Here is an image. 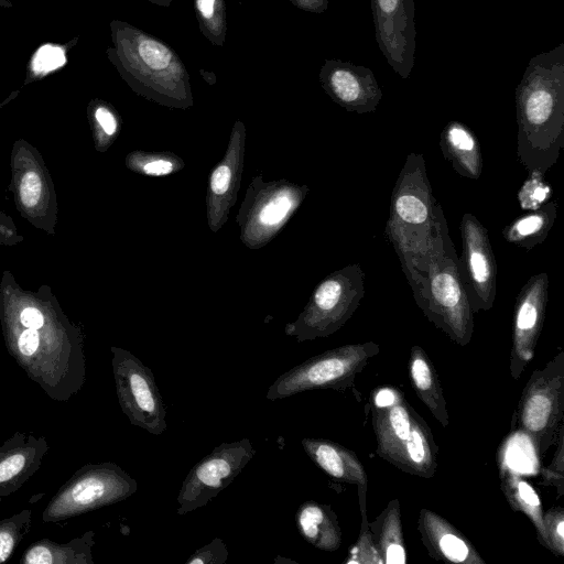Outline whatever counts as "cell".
Segmentation results:
<instances>
[{
    "label": "cell",
    "instance_id": "6da1fadb",
    "mask_svg": "<svg viewBox=\"0 0 564 564\" xmlns=\"http://www.w3.org/2000/svg\"><path fill=\"white\" fill-rule=\"evenodd\" d=\"M517 155L545 173L564 147V43L534 55L516 88Z\"/></svg>",
    "mask_w": 564,
    "mask_h": 564
},
{
    "label": "cell",
    "instance_id": "7a4b0ae2",
    "mask_svg": "<svg viewBox=\"0 0 564 564\" xmlns=\"http://www.w3.org/2000/svg\"><path fill=\"white\" fill-rule=\"evenodd\" d=\"M109 26L107 57L133 90L161 102L191 104L189 74L170 45L121 20Z\"/></svg>",
    "mask_w": 564,
    "mask_h": 564
},
{
    "label": "cell",
    "instance_id": "3957f363",
    "mask_svg": "<svg viewBox=\"0 0 564 564\" xmlns=\"http://www.w3.org/2000/svg\"><path fill=\"white\" fill-rule=\"evenodd\" d=\"M413 297L425 317L459 346L469 344L474 313L464 285L459 259L442 208L434 207V232Z\"/></svg>",
    "mask_w": 564,
    "mask_h": 564
},
{
    "label": "cell",
    "instance_id": "277c9868",
    "mask_svg": "<svg viewBox=\"0 0 564 564\" xmlns=\"http://www.w3.org/2000/svg\"><path fill=\"white\" fill-rule=\"evenodd\" d=\"M371 422L376 453L398 469L432 478L438 447L425 420L394 387H380L371 395Z\"/></svg>",
    "mask_w": 564,
    "mask_h": 564
},
{
    "label": "cell",
    "instance_id": "5b68a950",
    "mask_svg": "<svg viewBox=\"0 0 564 564\" xmlns=\"http://www.w3.org/2000/svg\"><path fill=\"white\" fill-rule=\"evenodd\" d=\"M373 341L344 345L316 355L285 371L269 387L265 398L275 401L316 389L345 391L370 359L379 354Z\"/></svg>",
    "mask_w": 564,
    "mask_h": 564
},
{
    "label": "cell",
    "instance_id": "8992f818",
    "mask_svg": "<svg viewBox=\"0 0 564 564\" xmlns=\"http://www.w3.org/2000/svg\"><path fill=\"white\" fill-rule=\"evenodd\" d=\"M518 427L530 436L544 455L555 445L564 423V351L560 350L542 369L532 372L517 409Z\"/></svg>",
    "mask_w": 564,
    "mask_h": 564
},
{
    "label": "cell",
    "instance_id": "52a82bcc",
    "mask_svg": "<svg viewBox=\"0 0 564 564\" xmlns=\"http://www.w3.org/2000/svg\"><path fill=\"white\" fill-rule=\"evenodd\" d=\"M248 438L221 443L197 462L182 482L177 496V514L206 506L242 471L254 456Z\"/></svg>",
    "mask_w": 564,
    "mask_h": 564
},
{
    "label": "cell",
    "instance_id": "ba28073f",
    "mask_svg": "<svg viewBox=\"0 0 564 564\" xmlns=\"http://www.w3.org/2000/svg\"><path fill=\"white\" fill-rule=\"evenodd\" d=\"M365 295V272L350 264L324 280L316 289L308 316L295 329L297 340L329 336L355 313Z\"/></svg>",
    "mask_w": 564,
    "mask_h": 564
},
{
    "label": "cell",
    "instance_id": "9c48e42d",
    "mask_svg": "<svg viewBox=\"0 0 564 564\" xmlns=\"http://www.w3.org/2000/svg\"><path fill=\"white\" fill-rule=\"evenodd\" d=\"M113 361L119 399L130 422L150 434H163L166 409L152 370L127 351Z\"/></svg>",
    "mask_w": 564,
    "mask_h": 564
},
{
    "label": "cell",
    "instance_id": "30bf717a",
    "mask_svg": "<svg viewBox=\"0 0 564 564\" xmlns=\"http://www.w3.org/2000/svg\"><path fill=\"white\" fill-rule=\"evenodd\" d=\"M463 252L459 270L473 313L489 311L496 299L497 263L485 226L470 213L459 225Z\"/></svg>",
    "mask_w": 564,
    "mask_h": 564
},
{
    "label": "cell",
    "instance_id": "8fae6325",
    "mask_svg": "<svg viewBox=\"0 0 564 564\" xmlns=\"http://www.w3.org/2000/svg\"><path fill=\"white\" fill-rule=\"evenodd\" d=\"M376 41L388 64L406 79L415 61L414 0H370Z\"/></svg>",
    "mask_w": 564,
    "mask_h": 564
},
{
    "label": "cell",
    "instance_id": "7c38bea8",
    "mask_svg": "<svg viewBox=\"0 0 564 564\" xmlns=\"http://www.w3.org/2000/svg\"><path fill=\"white\" fill-rule=\"evenodd\" d=\"M549 275H532L519 292L513 310L510 375L518 380L532 360L545 318Z\"/></svg>",
    "mask_w": 564,
    "mask_h": 564
},
{
    "label": "cell",
    "instance_id": "4fadbf2b",
    "mask_svg": "<svg viewBox=\"0 0 564 564\" xmlns=\"http://www.w3.org/2000/svg\"><path fill=\"white\" fill-rule=\"evenodd\" d=\"M435 204L423 154L409 153L392 191L388 220L410 230L426 229Z\"/></svg>",
    "mask_w": 564,
    "mask_h": 564
},
{
    "label": "cell",
    "instance_id": "5bb4252c",
    "mask_svg": "<svg viewBox=\"0 0 564 564\" xmlns=\"http://www.w3.org/2000/svg\"><path fill=\"white\" fill-rule=\"evenodd\" d=\"M318 78L330 98L348 111L359 115L373 112L382 99L373 72L362 65L325 59Z\"/></svg>",
    "mask_w": 564,
    "mask_h": 564
},
{
    "label": "cell",
    "instance_id": "9a60e30c",
    "mask_svg": "<svg viewBox=\"0 0 564 564\" xmlns=\"http://www.w3.org/2000/svg\"><path fill=\"white\" fill-rule=\"evenodd\" d=\"M417 531L429 555L434 560L456 564H486L468 538L433 510H420Z\"/></svg>",
    "mask_w": 564,
    "mask_h": 564
},
{
    "label": "cell",
    "instance_id": "2e32d148",
    "mask_svg": "<svg viewBox=\"0 0 564 564\" xmlns=\"http://www.w3.org/2000/svg\"><path fill=\"white\" fill-rule=\"evenodd\" d=\"M306 455L332 479L349 485L368 486V476L356 453L324 438L304 437L301 441Z\"/></svg>",
    "mask_w": 564,
    "mask_h": 564
},
{
    "label": "cell",
    "instance_id": "e0dca14e",
    "mask_svg": "<svg viewBox=\"0 0 564 564\" xmlns=\"http://www.w3.org/2000/svg\"><path fill=\"white\" fill-rule=\"evenodd\" d=\"M440 147L455 172L470 180L482 173V155L474 132L459 121H449L441 133Z\"/></svg>",
    "mask_w": 564,
    "mask_h": 564
},
{
    "label": "cell",
    "instance_id": "ac0fdd59",
    "mask_svg": "<svg viewBox=\"0 0 564 564\" xmlns=\"http://www.w3.org/2000/svg\"><path fill=\"white\" fill-rule=\"evenodd\" d=\"M408 369L411 384L419 399L437 422L443 427H447L449 414L443 388L432 360L422 347L417 345L411 347Z\"/></svg>",
    "mask_w": 564,
    "mask_h": 564
},
{
    "label": "cell",
    "instance_id": "d6986e66",
    "mask_svg": "<svg viewBox=\"0 0 564 564\" xmlns=\"http://www.w3.org/2000/svg\"><path fill=\"white\" fill-rule=\"evenodd\" d=\"M302 538L314 547L334 552L341 545L338 518L329 505L308 500L300 505L295 516Z\"/></svg>",
    "mask_w": 564,
    "mask_h": 564
},
{
    "label": "cell",
    "instance_id": "ffe728a7",
    "mask_svg": "<svg viewBox=\"0 0 564 564\" xmlns=\"http://www.w3.org/2000/svg\"><path fill=\"white\" fill-rule=\"evenodd\" d=\"M369 530L382 564L406 563V549L398 499L391 500L382 512L369 522Z\"/></svg>",
    "mask_w": 564,
    "mask_h": 564
},
{
    "label": "cell",
    "instance_id": "44dd1931",
    "mask_svg": "<svg viewBox=\"0 0 564 564\" xmlns=\"http://www.w3.org/2000/svg\"><path fill=\"white\" fill-rule=\"evenodd\" d=\"M556 215L557 202H547L542 207L531 210L507 225L502 230V237L509 243L529 251L546 239Z\"/></svg>",
    "mask_w": 564,
    "mask_h": 564
},
{
    "label": "cell",
    "instance_id": "7402d4cb",
    "mask_svg": "<svg viewBox=\"0 0 564 564\" xmlns=\"http://www.w3.org/2000/svg\"><path fill=\"white\" fill-rule=\"evenodd\" d=\"M501 489L510 507L530 519L544 546L543 509L538 492L522 476L508 470L501 471Z\"/></svg>",
    "mask_w": 564,
    "mask_h": 564
},
{
    "label": "cell",
    "instance_id": "603a6c76",
    "mask_svg": "<svg viewBox=\"0 0 564 564\" xmlns=\"http://www.w3.org/2000/svg\"><path fill=\"white\" fill-rule=\"evenodd\" d=\"M202 34L216 46H224L227 33L225 0H194Z\"/></svg>",
    "mask_w": 564,
    "mask_h": 564
},
{
    "label": "cell",
    "instance_id": "cb8c5ba5",
    "mask_svg": "<svg viewBox=\"0 0 564 564\" xmlns=\"http://www.w3.org/2000/svg\"><path fill=\"white\" fill-rule=\"evenodd\" d=\"M368 486H358V498L361 511V527L357 541L351 545L345 563L356 564H382V561L375 547L366 509V494Z\"/></svg>",
    "mask_w": 564,
    "mask_h": 564
},
{
    "label": "cell",
    "instance_id": "d4e9b609",
    "mask_svg": "<svg viewBox=\"0 0 564 564\" xmlns=\"http://www.w3.org/2000/svg\"><path fill=\"white\" fill-rule=\"evenodd\" d=\"M69 45L46 43L40 46L33 54L25 83L40 79L47 74L61 68L66 63V52Z\"/></svg>",
    "mask_w": 564,
    "mask_h": 564
},
{
    "label": "cell",
    "instance_id": "484cf974",
    "mask_svg": "<svg viewBox=\"0 0 564 564\" xmlns=\"http://www.w3.org/2000/svg\"><path fill=\"white\" fill-rule=\"evenodd\" d=\"M552 188L545 181V175L532 171L521 185L518 192V202L524 210H535L550 202Z\"/></svg>",
    "mask_w": 564,
    "mask_h": 564
},
{
    "label": "cell",
    "instance_id": "4316f807",
    "mask_svg": "<svg viewBox=\"0 0 564 564\" xmlns=\"http://www.w3.org/2000/svg\"><path fill=\"white\" fill-rule=\"evenodd\" d=\"M544 547L556 556H564V509L553 506L543 511Z\"/></svg>",
    "mask_w": 564,
    "mask_h": 564
},
{
    "label": "cell",
    "instance_id": "83f0119b",
    "mask_svg": "<svg viewBox=\"0 0 564 564\" xmlns=\"http://www.w3.org/2000/svg\"><path fill=\"white\" fill-rule=\"evenodd\" d=\"M556 449L552 462L540 468L541 485L553 486L557 490V496L564 494V423L560 426L556 436Z\"/></svg>",
    "mask_w": 564,
    "mask_h": 564
},
{
    "label": "cell",
    "instance_id": "f1b7e54d",
    "mask_svg": "<svg viewBox=\"0 0 564 564\" xmlns=\"http://www.w3.org/2000/svg\"><path fill=\"white\" fill-rule=\"evenodd\" d=\"M227 546L220 538L213 539L208 544L197 549L186 564H224L227 561Z\"/></svg>",
    "mask_w": 564,
    "mask_h": 564
},
{
    "label": "cell",
    "instance_id": "f546056e",
    "mask_svg": "<svg viewBox=\"0 0 564 564\" xmlns=\"http://www.w3.org/2000/svg\"><path fill=\"white\" fill-rule=\"evenodd\" d=\"M292 206V200L288 195H279L271 199L259 214V219L264 225H274L280 223Z\"/></svg>",
    "mask_w": 564,
    "mask_h": 564
},
{
    "label": "cell",
    "instance_id": "4dcf8cb0",
    "mask_svg": "<svg viewBox=\"0 0 564 564\" xmlns=\"http://www.w3.org/2000/svg\"><path fill=\"white\" fill-rule=\"evenodd\" d=\"M42 182L40 176L33 172H26L20 184V197L26 207H34L40 199Z\"/></svg>",
    "mask_w": 564,
    "mask_h": 564
},
{
    "label": "cell",
    "instance_id": "1f68e13d",
    "mask_svg": "<svg viewBox=\"0 0 564 564\" xmlns=\"http://www.w3.org/2000/svg\"><path fill=\"white\" fill-rule=\"evenodd\" d=\"M230 181H231V171H230V169L227 165H225V164L219 165L213 172L212 177H210L212 191L216 195L225 194L226 191L229 187Z\"/></svg>",
    "mask_w": 564,
    "mask_h": 564
},
{
    "label": "cell",
    "instance_id": "d6a6232c",
    "mask_svg": "<svg viewBox=\"0 0 564 564\" xmlns=\"http://www.w3.org/2000/svg\"><path fill=\"white\" fill-rule=\"evenodd\" d=\"M25 464L23 455H12L0 463V482L19 474Z\"/></svg>",
    "mask_w": 564,
    "mask_h": 564
},
{
    "label": "cell",
    "instance_id": "836d02e7",
    "mask_svg": "<svg viewBox=\"0 0 564 564\" xmlns=\"http://www.w3.org/2000/svg\"><path fill=\"white\" fill-rule=\"evenodd\" d=\"M95 119L102 128L105 133L111 135L117 130V120L115 115L105 106H99L95 110Z\"/></svg>",
    "mask_w": 564,
    "mask_h": 564
},
{
    "label": "cell",
    "instance_id": "e575fe53",
    "mask_svg": "<svg viewBox=\"0 0 564 564\" xmlns=\"http://www.w3.org/2000/svg\"><path fill=\"white\" fill-rule=\"evenodd\" d=\"M39 341L37 330L26 328L19 338V349L24 356H31L36 351Z\"/></svg>",
    "mask_w": 564,
    "mask_h": 564
},
{
    "label": "cell",
    "instance_id": "d590c367",
    "mask_svg": "<svg viewBox=\"0 0 564 564\" xmlns=\"http://www.w3.org/2000/svg\"><path fill=\"white\" fill-rule=\"evenodd\" d=\"M21 323L31 329H39L43 326L44 318L42 313L35 307H26L21 313Z\"/></svg>",
    "mask_w": 564,
    "mask_h": 564
},
{
    "label": "cell",
    "instance_id": "8d00e7d4",
    "mask_svg": "<svg viewBox=\"0 0 564 564\" xmlns=\"http://www.w3.org/2000/svg\"><path fill=\"white\" fill-rule=\"evenodd\" d=\"M25 562L29 564H51L53 558L47 547L34 546L26 553Z\"/></svg>",
    "mask_w": 564,
    "mask_h": 564
},
{
    "label": "cell",
    "instance_id": "74e56055",
    "mask_svg": "<svg viewBox=\"0 0 564 564\" xmlns=\"http://www.w3.org/2000/svg\"><path fill=\"white\" fill-rule=\"evenodd\" d=\"M293 6L296 8L313 12V13H323L328 8V0H290Z\"/></svg>",
    "mask_w": 564,
    "mask_h": 564
},
{
    "label": "cell",
    "instance_id": "f35d334b",
    "mask_svg": "<svg viewBox=\"0 0 564 564\" xmlns=\"http://www.w3.org/2000/svg\"><path fill=\"white\" fill-rule=\"evenodd\" d=\"M173 170V164L170 161L165 160H155L147 163L143 167V171L148 175H166L171 173Z\"/></svg>",
    "mask_w": 564,
    "mask_h": 564
},
{
    "label": "cell",
    "instance_id": "ab89813d",
    "mask_svg": "<svg viewBox=\"0 0 564 564\" xmlns=\"http://www.w3.org/2000/svg\"><path fill=\"white\" fill-rule=\"evenodd\" d=\"M13 539L7 532H0V563L4 562L11 554Z\"/></svg>",
    "mask_w": 564,
    "mask_h": 564
},
{
    "label": "cell",
    "instance_id": "60d3db41",
    "mask_svg": "<svg viewBox=\"0 0 564 564\" xmlns=\"http://www.w3.org/2000/svg\"><path fill=\"white\" fill-rule=\"evenodd\" d=\"M153 4L160 6V7H170L172 3V0H148Z\"/></svg>",
    "mask_w": 564,
    "mask_h": 564
},
{
    "label": "cell",
    "instance_id": "b9f144b4",
    "mask_svg": "<svg viewBox=\"0 0 564 564\" xmlns=\"http://www.w3.org/2000/svg\"><path fill=\"white\" fill-rule=\"evenodd\" d=\"M14 3L13 0H0V8H13Z\"/></svg>",
    "mask_w": 564,
    "mask_h": 564
}]
</instances>
